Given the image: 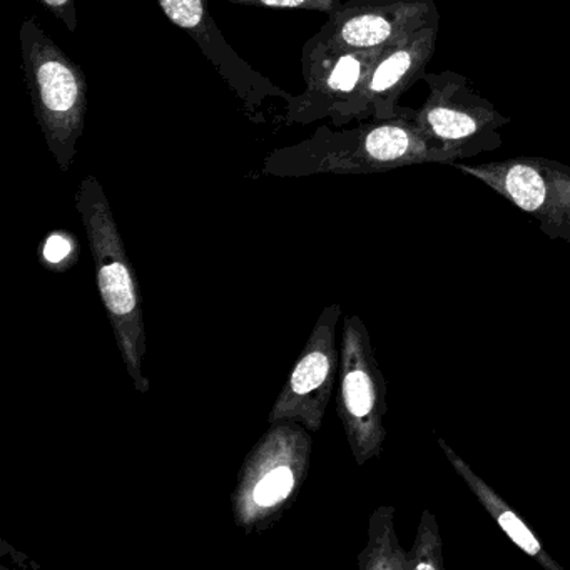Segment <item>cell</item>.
<instances>
[{"mask_svg": "<svg viewBox=\"0 0 570 570\" xmlns=\"http://www.w3.org/2000/svg\"><path fill=\"white\" fill-rule=\"evenodd\" d=\"M340 318L342 306L332 303L316 320L305 348L269 412V425L288 422L298 423L308 432L322 429L342 362V342L336 338Z\"/></svg>", "mask_w": 570, "mask_h": 570, "instance_id": "cell-8", "label": "cell"}, {"mask_svg": "<svg viewBox=\"0 0 570 570\" xmlns=\"http://www.w3.org/2000/svg\"><path fill=\"white\" fill-rule=\"evenodd\" d=\"M440 18L433 0H346L303 52L385 49Z\"/></svg>", "mask_w": 570, "mask_h": 570, "instance_id": "cell-9", "label": "cell"}, {"mask_svg": "<svg viewBox=\"0 0 570 570\" xmlns=\"http://www.w3.org/2000/svg\"><path fill=\"white\" fill-rule=\"evenodd\" d=\"M76 208L88 235L99 295L115 332L122 363L135 389L146 395L149 379L142 372V362L148 353V338L138 279L112 216L111 205L95 176L82 179L76 195Z\"/></svg>", "mask_w": 570, "mask_h": 570, "instance_id": "cell-2", "label": "cell"}, {"mask_svg": "<svg viewBox=\"0 0 570 570\" xmlns=\"http://www.w3.org/2000/svg\"><path fill=\"white\" fill-rule=\"evenodd\" d=\"M158 4L166 18L199 46L242 102L249 121L256 125L266 122L265 106L268 101H292L293 95L253 69L223 38L209 11L208 0H158Z\"/></svg>", "mask_w": 570, "mask_h": 570, "instance_id": "cell-10", "label": "cell"}, {"mask_svg": "<svg viewBox=\"0 0 570 570\" xmlns=\"http://www.w3.org/2000/svg\"><path fill=\"white\" fill-rule=\"evenodd\" d=\"M312 436L298 423L269 425L253 446L233 492V515L245 532H262L289 509L305 482Z\"/></svg>", "mask_w": 570, "mask_h": 570, "instance_id": "cell-4", "label": "cell"}, {"mask_svg": "<svg viewBox=\"0 0 570 570\" xmlns=\"http://www.w3.org/2000/svg\"><path fill=\"white\" fill-rule=\"evenodd\" d=\"M450 158L416 126L415 109L400 108L393 119H368L348 131L320 126L298 145L275 149L265 173L282 178L315 175H373Z\"/></svg>", "mask_w": 570, "mask_h": 570, "instance_id": "cell-1", "label": "cell"}, {"mask_svg": "<svg viewBox=\"0 0 570 570\" xmlns=\"http://www.w3.org/2000/svg\"><path fill=\"white\" fill-rule=\"evenodd\" d=\"M440 18L382 51L338 126L399 116L400 98L425 75L435 55Z\"/></svg>", "mask_w": 570, "mask_h": 570, "instance_id": "cell-12", "label": "cell"}, {"mask_svg": "<svg viewBox=\"0 0 570 570\" xmlns=\"http://www.w3.org/2000/svg\"><path fill=\"white\" fill-rule=\"evenodd\" d=\"M450 166L479 179L532 216L547 238L570 242V166L546 158Z\"/></svg>", "mask_w": 570, "mask_h": 570, "instance_id": "cell-7", "label": "cell"}, {"mask_svg": "<svg viewBox=\"0 0 570 570\" xmlns=\"http://www.w3.org/2000/svg\"><path fill=\"white\" fill-rule=\"evenodd\" d=\"M22 71L32 109L49 151L61 171H69L85 135L88 81L35 18L24 19L21 31Z\"/></svg>", "mask_w": 570, "mask_h": 570, "instance_id": "cell-3", "label": "cell"}, {"mask_svg": "<svg viewBox=\"0 0 570 570\" xmlns=\"http://www.w3.org/2000/svg\"><path fill=\"white\" fill-rule=\"evenodd\" d=\"M362 570H410L409 552L395 532V509L379 507L370 517L368 543L358 556Z\"/></svg>", "mask_w": 570, "mask_h": 570, "instance_id": "cell-14", "label": "cell"}, {"mask_svg": "<svg viewBox=\"0 0 570 570\" xmlns=\"http://www.w3.org/2000/svg\"><path fill=\"white\" fill-rule=\"evenodd\" d=\"M39 4L62 22L71 32L78 31V9L76 0H38Z\"/></svg>", "mask_w": 570, "mask_h": 570, "instance_id": "cell-18", "label": "cell"}, {"mask_svg": "<svg viewBox=\"0 0 570 570\" xmlns=\"http://www.w3.org/2000/svg\"><path fill=\"white\" fill-rule=\"evenodd\" d=\"M78 243L71 233L55 232L42 245V262L52 269H66L75 265Z\"/></svg>", "mask_w": 570, "mask_h": 570, "instance_id": "cell-16", "label": "cell"}, {"mask_svg": "<svg viewBox=\"0 0 570 570\" xmlns=\"http://www.w3.org/2000/svg\"><path fill=\"white\" fill-rule=\"evenodd\" d=\"M443 455L449 460L450 465L455 470L456 475L462 476L463 482L469 487L470 492L479 500L480 505L487 510L490 517L495 520L503 533L515 543L525 556L532 557L539 566L547 570H563V567L547 552L539 537L530 529L529 523L449 445L443 439H436Z\"/></svg>", "mask_w": 570, "mask_h": 570, "instance_id": "cell-13", "label": "cell"}, {"mask_svg": "<svg viewBox=\"0 0 570 570\" xmlns=\"http://www.w3.org/2000/svg\"><path fill=\"white\" fill-rule=\"evenodd\" d=\"M229 4L249 6V8L298 9V11L332 14L342 6L340 0H225Z\"/></svg>", "mask_w": 570, "mask_h": 570, "instance_id": "cell-17", "label": "cell"}, {"mask_svg": "<svg viewBox=\"0 0 570 570\" xmlns=\"http://www.w3.org/2000/svg\"><path fill=\"white\" fill-rule=\"evenodd\" d=\"M382 51L302 52L306 88L286 102L283 125L306 126L330 119L338 126Z\"/></svg>", "mask_w": 570, "mask_h": 570, "instance_id": "cell-11", "label": "cell"}, {"mask_svg": "<svg viewBox=\"0 0 570 570\" xmlns=\"http://www.w3.org/2000/svg\"><path fill=\"white\" fill-rule=\"evenodd\" d=\"M336 410L353 459L358 465L379 459L385 449L386 380L376 360L368 328L360 316H346Z\"/></svg>", "mask_w": 570, "mask_h": 570, "instance_id": "cell-5", "label": "cell"}, {"mask_svg": "<svg viewBox=\"0 0 570 570\" xmlns=\"http://www.w3.org/2000/svg\"><path fill=\"white\" fill-rule=\"evenodd\" d=\"M429 98L415 109V122L450 161L473 158L502 146L500 128L510 119L489 99L473 91L465 76L453 71L425 72ZM450 163V165H452Z\"/></svg>", "mask_w": 570, "mask_h": 570, "instance_id": "cell-6", "label": "cell"}, {"mask_svg": "<svg viewBox=\"0 0 570 570\" xmlns=\"http://www.w3.org/2000/svg\"><path fill=\"white\" fill-rule=\"evenodd\" d=\"M410 570H443L442 537L439 523L430 510H423L415 542L409 552Z\"/></svg>", "mask_w": 570, "mask_h": 570, "instance_id": "cell-15", "label": "cell"}]
</instances>
